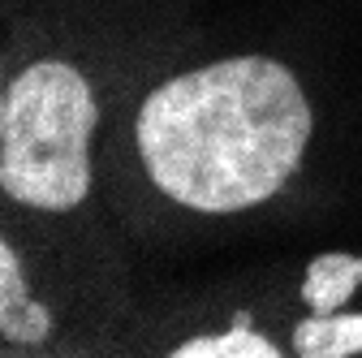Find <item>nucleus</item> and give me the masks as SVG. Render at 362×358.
<instances>
[{"instance_id": "obj_1", "label": "nucleus", "mask_w": 362, "mask_h": 358, "mask_svg": "<svg viewBox=\"0 0 362 358\" xmlns=\"http://www.w3.org/2000/svg\"><path fill=\"white\" fill-rule=\"evenodd\" d=\"M310 125V104L281 61L229 57L177 74L143 100L139 156L173 203L246 212L293 177Z\"/></svg>"}, {"instance_id": "obj_2", "label": "nucleus", "mask_w": 362, "mask_h": 358, "mask_svg": "<svg viewBox=\"0 0 362 358\" xmlns=\"http://www.w3.org/2000/svg\"><path fill=\"white\" fill-rule=\"evenodd\" d=\"M100 108L65 61L26 65L0 100V190L39 212H69L90 190Z\"/></svg>"}, {"instance_id": "obj_3", "label": "nucleus", "mask_w": 362, "mask_h": 358, "mask_svg": "<svg viewBox=\"0 0 362 358\" xmlns=\"http://www.w3.org/2000/svg\"><path fill=\"white\" fill-rule=\"evenodd\" d=\"M302 302L310 316L293 328L302 358L362 354V255H320L306 263Z\"/></svg>"}, {"instance_id": "obj_4", "label": "nucleus", "mask_w": 362, "mask_h": 358, "mask_svg": "<svg viewBox=\"0 0 362 358\" xmlns=\"http://www.w3.org/2000/svg\"><path fill=\"white\" fill-rule=\"evenodd\" d=\"M52 333V316L39 302H30L22 267L9 242H0V337L9 345H39Z\"/></svg>"}, {"instance_id": "obj_5", "label": "nucleus", "mask_w": 362, "mask_h": 358, "mask_svg": "<svg viewBox=\"0 0 362 358\" xmlns=\"http://www.w3.org/2000/svg\"><path fill=\"white\" fill-rule=\"evenodd\" d=\"M177 358H276L281 350L246 333V328H233V333H211V337H194V341H181L173 350Z\"/></svg>"}]
</instances>
